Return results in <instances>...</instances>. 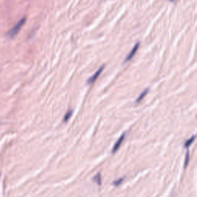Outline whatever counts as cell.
I'll list each match as a JSON object with an SVG mask.
<instances>
[{
    "instance_id": "obj_1",
    "label": "cell",
    "mask_w": 197,
    "mask_h": 197,
    "mask_svg": "<svg viewBox=\"0 0 197 197\" xmlns=\"http://www.w3.org/2000/svg\"><path fill=\"white\" fill-rule=\"evenodd\" d=\"M25 22V18L24 17V18H22V19H20L19 22H17V23L14 25L13 27L11 29V30L8 32V36H9L10 38H13L14 36H15L17 34L19 33V32L20 31V29H22V27L23 26Z\"/></svg>"
},
{
    "instance_id": "obj_2",
    "label": "cell",
    "mask_w": 197,
    "mask_h": 197,
    "mask_svg": "<svg viewBox=\"0 0 197 197\" xmlns=\"http://www.w3.org/2000/svg\"><path fill=\"white\" fill-rule=\"evenodd\" d=\"M139 47H140V42H137L135 46H133V48L132 49V50L130 51V53L127 55L126 58V59H125V62H129V61L131 60V59L134 57V56H136V53L137 51H138Z\"/></svg>"
},
{
    "instance_id": "obj_3",
    "label": "cell",
    "mask_w": 197,
    "mask_h": 197,
    "mask_svg": "<svg viewBox=\"0 0 197 197\" xmlns=\"http://www.w3.org/2000/svg\"><path fill=\"white\" fill-rule=\"evenodd\" d=\"M103 69H104V66H101V67H100V69H98V70L96 71V73H95L94 74H93V76H91V77H90L89 79H88V80H87L88 84L90 85V84H92V83H94V82L96 81V79H97V78L100 76V74L102 73V72L103 71Z\"/></svg>"
},
{
    "instance_id": "obj_4",
    "label": "cell",
    "mask_w": 197,
    "mask_h": 197,
    "mask_svg": "<svg viewBox=\"0 0 197 197\" xmlns=\"http://www.w3.org/2000/svg\"><path fill=\"white\" fill-rule=\"evenodd\" d=\"M125 137H126V133H124L123 134H122V135L120 136V138H119L118 140H117V141H116V143H115L114 146H113V150H112V153H116V152L117 151V150H118L119 149H120V146H121L122 143H123V140H124Z\"/></svg>"
},
{
    "instance_id": "obj_5",
    "label": "cell",
    "mask_w": 197,
    "mask_h": 197,
    "mask_svg": "<svg viewBox=\"0 0 197 197\" xmlns=\"http://www.w3.org/2000/svg\"><path fill=\"white\" fill-rule=\"evenodd\" d=\"M148 92H149V89H146L145 90H144V91H143V93H142L140 95V96H139V97L137 98V100H136V102L137 103H140V102L142 101V100H143V99H144V97H145V96H146V94L148 93Z\"/></svg>"
},
{
    "instance_id": "obj_6",
    "label": "cell",
    "mask_w": 197,
    "mask_h": 197,
    "mask_svg": "<svg viewBox=\"0 0 197 197\" xmlns=\"http://www.w3.org/2000/svg\"><path fill=\"white\" fill-rule=\"evenodd\" d=\"M194 140H195V136H192L191 138H189V140L185 142V143H184V147H186V148L187 149L189 148L191 146V144L194 142Z\"/></svg>"
},
{
    "instance_id": "obj_7",
    "label": "cell",
    "mask_w": 197,
    "mask_h": 197,
    "mask_svg": "<svg viewBox=\"0 0 197 197\" xmlns=\"http://www.w3.org/2000/svg\"><path fill=\"white\" fill-rule=\"evenodd\" d=\"M72 114H73V110H69V111L66 113V115H65L64 118H63V122H64V123H67L68 120H69L71 116H72Z\"/></svg>"
},
{
    "instance_id": "obj_8",
    "label": "cell",
    "mask_w": 197,
    "mask_h": 197,
    "mask_svg": "<svg viewBox=\"0 0 197 197\" xmlns=\"http://www.w3.org/2000/svg\"><path fill=\"white\" fill-rule=\"evenodd\" d=\"M189 148L187 149V153H186V160L185 163H184V168L187 166L188 163H189Z\"/></svg>"
},
{
    "instance_id": "obj_9",
    "label": "cell",
    "mask_w": 197,
    "mask_h": 197,
    "mask_svg": "<svg viewBox=\"0 0 197 197\" xmlns=\"http://www.w3.org/2000/svg\"><path fill=\"white\" fill-rule=\"evenodd\" d=\"M93 180L96 182H97L99 185H101V176H100V174H97V175L93 178Z\"/></svg>"
},
{
    "instance_id": "obj_10",
    "label": "cell",
    "mask_w": 197,
    "mask_h": 197,
    "mask_svg": "<svg viewBox=\"0 0 197 197\" xmlns=\"http://www.w3.org/2000/svg\"><path fill=\"white\" fill-rule=\"evenodd\" d=\"M123 178L120 179L119 180H115L114 182H113V185H115V186L120 185V184L122 183V182H123Z\"/></svg>"
},
{
    "instance_id": "obj_11",
    "label": "cell",
    "mask_w": 197,
    "mask_h": 197,
    "mask_svg": "<svg viewBox=\"0 0 197 197\" xmlns=\"http://www.w3.org/2000/svg\"><path fill=\"white\" fill-rule=\"evenodd\" d=\"M169 1H171V2H172V1H174V0H169Z\"/></svg>"
}]
</instances>
